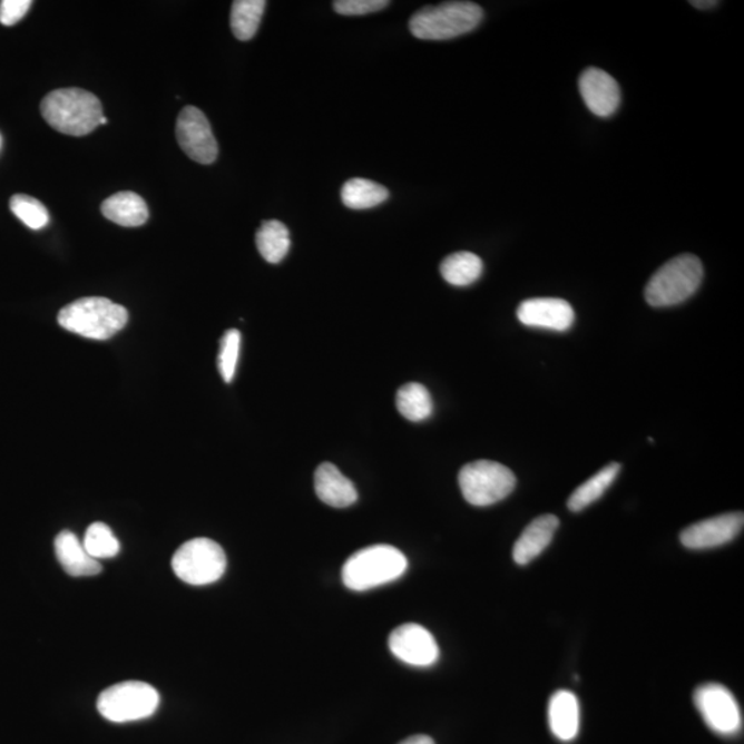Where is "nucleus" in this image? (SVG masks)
Masks as SVG:
<instances>
[{
	"instance_id": "1",
	"label": "nucleus",
	"mask_w": 744,
	"mask_h": 744,
	"mask_svg": "<svg viewBox=\"0 0 744 744\" xmlns=\"http://www.w3.org/2000/svg\"><path fill=\"white\" fill-rule=\"evenodd\" d=\"M40 112L55 130L74 137L95 131L104 116L100 100L81 89L49 92L40 104Z\"/></svg>"
},
{
	"instance_id": "2",
	"label": "nucleus",
	"mask_w": 744,
	"mask_h": 744,
	"mask_svg": "<svg viewBox=\"0 0 744 744\" xmlns=\"http://www.w3.org/2000/svg\"><path fill=\"white\" fill-rule=\"evenodd\" d=\"M129 322L126 307L102 296H87L71 302L58 313V324L84 339H112Z\"/></svg>"
},
{
	"instance_id": "3",
	"label": "nucleus",
	"mask_w": 744,
	"mask_h": 744,
	"mask_svg": "<svg viewBox=\"0 0 744 744\" xmlns=\"http://www.w3.org/2000/svg\"><path fill=\"white\" fill-rule=\"evenodd\" d=\"M407 567L405 556L393 546H369L347 558L342 568V580L347 589L365 591L393 583L404 575Z\"/></svg>"
},
{
	"instance_id": "4",
	"label": "nucleus",
	"mask_w": 744,
	"mask_h": 744,
	"mask_svg": "<svg viewBox=\"0 0 744 744\" xmlns=\"http://www.w3.org/2000/svg\"><path fill=\"white\" fill-rule=\"evenodd\" d=\"M482 16L480 6L472 2L427 6L411 17L410 31L422 40H449L474 31Z\"/></svg>"
},
{
	"instance_id": "5",
	"label": "nucleus",
	"mask_w": 744,
	"mask_h": 744,
	"mask_svg": "<svg viewBox=\"0 0 744 744\" xmlns=\"http://www.w3.org/2000/svg\"><path fill=\"white\" fill-rule=\"evenodd\" d=\"M703 281L701 260L692 254L678 255L656 271L645 287V300L654 307L683 304L697 292Z\"/></svg>"
},
{
	"instance_id": "6",
	"label": "nucleus",
	"mask_w": 744,
	"mask_h": 744,
	"mask_svg": "<svg viewBox=\"0 0 744 744\" xmlns=\"http://www.w3.org/2000/svg\"><path fill=\"white\" fill-rule=\"evenodd\" d=\"M160 703L159 692L144 682L112 685L98 696L97 708L110 723H133L153 716Z\"/></svg>"
},
{
	"instance_id": "7",
	"label": "nucleus",
	"mask_w": 744,
	"mask_h": 744,
	"mask_svg": "<svg viewBox=\"0 0 744 744\" xmlns=\"http://www.w3.org/2000/svg\"><path fill=\"white\" fill-rule=\"evenodd\" d=\"M458 481L463 498L479 508L503 501L513 492L517 482L509 468L487 459L463 467Z\"/></svg>"
},
{
	"instance_id": "8",
	"label": "nucleus",
	"mask_w": 744,
	"mask_h": 744,
	"mask_svg": "<svg viewBox=\"0 0 744 744\" xmlns=\"http://www.w3.org/2000/svg\"><path fill=\"white\" fill-rule=\"evenodd\" d=\"M172 567L185 584L211 585L223 578L226 556L224 549L213 539L195 538L179 546L173 556Z\"/></svg>"
},
{
	"instance_id": "9",
	"label": "nucleus",
	"mask_w": 744,
	"mask_h": 744,
	"mask_svg": "<svg viewBox=\"0 0 744 744\" xmlns=\"http://www.w3.org/2000/svg\"><path fill=\"white\" fill-rule=\"evenodd\" d=\"M697 711L708 728L723 736H734L742 730L740 703L724 685L712 683L701 685L695 691Z\"/></svg>"
},
{
	"instance_id": "10",
	"label": "nucleus",
	"mask_w": 744,
	"mask_h": 744,
	"mask_svg": "<svg viewBox=\"0 0 744 744\" xmlns=\"http://www.w3.org/2000/svg\"><path fill=\"white\" fill-rule=\"evenodd\" d=\"M177 141L192 160L200 165H212L217 160L218 144L211 121L196 107H185L177 119Z\"/></svg>"
},
{
	"instance_id": "11",
	"label": "nucleus",
	"mask_w": 744,
	"mask_h": 744,
	"mask_svg": "<svg viewBox=\"0 0 744 744\" xmlns=\"http://www.w3.org/2000/svg\"><path fill=\"white\" fill-rule=\"evenodd\" d=\"M389 648L404 664L418 667L432 666L438 662V643L425 627L405 624L397 627L389 636Z\"/></svg>"
},
{
	"instance_id": "12",
	"label": "nucleus",
	"mask_w": 744,
	"mask_h": 744,
	"mask_svg": "<svg viewBox=\"0 0 744 744\" xmlns=\"http://www.w3.org/2000/svg\"><path fill=\"white\" fill-rule=\"evenodd\" d=\"M743 525L742 511L721 515L685 528L679 540L685 548L692 550L718 548L734 540L742 532Z\"/></svg>"
},
{
	"instance_id": "13",
	"label": "nucleus",
	"mask_w": 744,
	"mask_h": 744,
	"mask_svg": "<svg viewBox=\"0 0 744 744\" xmlns=\"http://www.w3.org/2000/svg\"><path fill=\"white\" fill-rule=\"evenodd\" d=\"M517 319L527 327L562 333L572 327L575 312L567 301L560 298H533L521 302Z\"/></svg>"
},
{
	"instance_id": "14",
	"label": "nucleus",
	"mask_w": 744,
	"mask_h": 744,
	"mask_svg": "<svg viewBox=\"0 0 744 744\" xmlns=\"http://www.w3.org/2000/svg\"><path fill=\"white\" fill-rule=\"evenodd\" d=\"M579 90L587 108L600 118H608L619 108L620 89L618 81L603 69H586L579 78Z\"/></svg>"
},
{
	"instance_id": "15",
	"label": "nucleus",
	"mask_w": 744,
	"mask_h": 744,
	"mask_svg": "<svg viewBox=\"0 0 744 744\" xmlns=\"http://www.w3.org/2000/svg\"><path fill=\"white\" fill-rule=\"evenodd\" d=\"M558 527H560V520L555 515L537 517L516 540L513 548L516 564L527 566L539 555H542L554 540Z\"/></svg>"
},
{
	"instance_id": "16",
	"label": "nucleus",
	"mask_w": 744,
	"mask_h": 744,
	"mask_svg": "<svg viewBox=\"0 0 744 744\" xmlns=\"http://www.w3.org/2000/svg\"><path fill=\"white\" fill-rule=\"evenodd\" d=\"M549 726L558 741L571 742L579 734L580 707L571 691H557L549 702Z\"/></svg>"
},
{
	"instance_id": "17",
	"label": "nucleus",
	"mask_w": 744,
	"mask_h": 744,
	"mask_svg": "<svg viewBox=\"0 0 744 744\" xmlns=\"http://www.w3.org/2000/svg\"><path fill=\"white\" fill-rule=\"evenodd\" d=\"M315 491L320 501L340 509L352 506L359 498L356 487L333 463H322L316 469Z\"/></svg>"
},
{
	"instance_id": "18",
	"label": "nucleus",
	"mask_w": 744,
	"mask_h": 744,
	"mask_svg": "<svg viewBox=\"0 0 744 744\" xmlns=\"http://www.w3.org/2000/svg\"><path fill=\"white\" fill-rule=\"evenodd\" d=\"M55 548L58 561L71 577H95L101 572L100 561L87 554L84 544L74 532L58 533Z\"/></svg>"
},
{
	"instance_id": "19",
	"label": "nucleus",
	"mask_w": 744,
	"mask_h": 744,
	"mask_svg": "<svg viewBox=\"0 0 744 744\" xmlns=\"http://www.w3.org/2000/svg\"><path fill=\"white\" fill-rule=\"evenodd\" d=\"M104 217L126 228H136L147 223L149 211L147 203L134 192H119L102 203Z\"/></svg>"
},
{
	"instance_id": "20",
	"label": "nucleus",
	"mask_w": 744,
	"mask_h": 744,
	"mask_svg": "<svg viewBox=\"0 0 744 744\" xmlns=\"http://www.w3.org/2000/svg\"><path fill=\"white\" fill-rule=\"evenodd\" d=\"M619 472L620 464L618 462L609 463L608 467L603 468L600 472L585 481L572 492V496L568 499V509L577 513V511L584 510L587 506L598 501L613 486Z\"/></svg>"
},
{
	"instance_id": "21",
	"label": "nucleus",
	"mask_w": 744,
	"mask_h": 744,
	"mask_svg": "<svg viewBox=\"0 0 744 744\" xmlns=\"http://www.w3.org/2000/svg\"><path fill=\"white\" fill-rule=\"evenodd\" d=\"M255 242H257L260 254L270 264L281 263L286 258L290 246H292L287 226L276 219L265 221L261 225Z\"/></svg>"
},
{
	"instance_id": "22",
	"label": "nucleus",
	"mask_w": 744,
	"mask_h": 744,
	"mask_svg": "<svg viewBox=\"0 0 744 744\" xmlns=\"http://www.w3.org/2000/svg\"><path fill=\"white\" fill-rule=\"evenodd\" d=\"M341 197L344 205L352 211H368L386 202L389 190L370 179L353 178L342 186Z\"/></svg>"
},
{
	"instance_id": "23",
	"label": "nucleus",
	"mask_w": 744,
	"mask_h": 744,
	"mask_svg": "<svg viewBox=\"0 0 744 744\" xmlns=\"http://www.w3.org/2000/svg\"><path fill=\"white\" fill-rule=\"evenodd\" d=\"M441 276L457 287H467L478 282L482 273L479 255L461 252L449 255L440 265Z\"/></svg>"
},
{
	"instance_id": "24",
	"label": "nucleus",
	"mask_w": 744,
	"mask_h": 744,
	"mask_svg": "<svg viewBox=\"0 0 744 744\" xmlns=\"http://www.w3.org/2000/svg\"><path fill=\"white\" fill-rule=\"evenodd\" d=\"M397 405L400 414L411 422L425 421L433 412V400L428 389L417 382L399 389Z\"/></svg>"
},
{
	"instance_id": "25",
	"label": "nucleus",
	"mask_w": 744,
	"mask_h": 744,
	"mask_svg": "<svg viewBox=\"0 0 744 744\" xmlns=\"http://www.w3.org/2000/svg\"><path fill=\"white\" fill-rule=\"evenodd\" d=\"M265 8V0H236L232 4L231 28L237 39L246 42L255 37Z\"/></svg>"
},
{
	"instance_id": "26",
	"label": "nucleus",
	"mask_w": 744,
	"mask_h": 744,
	"mask_svg": "<svg viewBox=\"0 0 744 744\" xmlns=\"http://www.w3.org/2000/svg\"><path fill=\"white\" fill-rule=\"evenodd\" d=\"M85 549L92 558L100 561L104 558H112L119 555L120 544L115 537L112 530L104 522H95L87 528L85 539Z\"/></svg>"
},
{
	"instance_id": "27",
	"label": "nucleus",
	"mask_w": 744,
	"mask_h": 744,
	"mask_svg": "<svg viewBox=\"0 0 744 744\" xmlns=\"http://www.w3.org/2000/svg\"><path fill=\"white\" fill-rule=\"evenodd\" d=\"M10 211L22 224L33 231L43 229L50 221L48 208L32 196L14 195L10 199Z\"/></svg>"
},
{
	"instance_id": "28",
	"label": "nucleus",
	"mask_w": 744,
	"mask_h": 744,
	"mask_svg": "<svg viewBox=\"0 0 744 744\" xmlns=\"http://www.w3.org/2000/svg\"><path fill=\"white\" fill-rule=\"evenodd\" d=\"M242 334L232 329L226 331L221 340L218 354V369L225 382H232L236 374L237 360H239Z\"/></svg>"
},
{
	"instance_id": "29",
	"label": "nucleus",
	"mask_w": 744,
	"mask_h": 744,
	"mask_svg": "<svg viewBox=\"0 0 744 744\" xmlns=\"http://www.w3.org/2000/svg\"><path fill=\"white\" fill-rule=\"evenodd\" d=\"M386 0H339L334 2L336 13L342 16H364L388 8Z\"/></svg>"
},
{
	"instance_id": "30",
	"label": "nucleus",
	"mask_w": 744,
	"mask_h": 744,
	"mask_svg": "<svg viewBox=\"0 0 744 744\" xmlns=\"http://www.w3.org/2000/svg\"><path fill=\"white\" fill-rule=\"evenodd\" d=\"M31 0H3L0 2V25L16 26L31 9Z\"/></svg>"
},
{
	"instance_id": "31",
	"label": "nucleus",
	"mask_w": 744,
	"mask_h": 744,
	"mask_svg": "<svg viewBox=\"0 0 744 744\" xmlns=\"http://www.w3.org/2000/svg\"><path fill=\"white\" fill-rule=\"evenodd\" d=\"M399 744H434L432 737H429L427 735H415L409 737V740H405Z\"/></svg>"
},
{
	"instance_id": "32",
	"label": "nucleus",
	"mask_w": 744,
	"mask_h": 744,
	"mask_svg": "<svg viewBox=\"0 0 744 744\" xmlns=\"http://www.w3.org/2000/svg\"><path fill=\"white\" fill-rule=\"evenodd\" d=\"M691 4L694 6V8H696V9L706 10V9L716 8V6L719 4V2H716V0H711V2H708V0H706V2H705V0H703V2H702V0H696V2H691Z\"/></svg>"
},
{
	"instance_id": "33",
	"label": "nucleus",
	"mask_w": 744,
	"mask_h": 744,
	"mask_svg": "<svg viewBox=\"0 0 744 744\" xmlns=\"http://www.w3.org/2000/svg\"><path fill=\"white\" fill-rule=\"evenodd\" d=\"M107 124H108V119L106 118V116H102V118L100 120V125H107Z\"/></svg>"
},
{
	"instance_id": "34",
	"label": "nucleus",
	"mask_w": 744,
	"mask_h": 744,
	"mask_svg": "<svg viewBox=\"0 0 744 744\" xmlns=\"http://www.w3.org/2000/svg\"><path fill=\"white\" fill-rule=\"evenodd\" d=\"M2 145H3V139H2V134H0V149H2Z\"/></svg>"
}]
</instances>
